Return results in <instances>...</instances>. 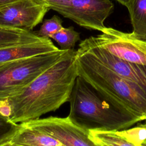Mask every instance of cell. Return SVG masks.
<instances>
[{"label": "cell", "mask_w": 146, "mask_h": 146, "mask_svg": "<svg viewBox=\"0 0 146 146\" xmlns=\"http://www.w3.org/2000/svg\"><path fill=\"white\" fill-rule=\"evenodd\" d=\"M75 54L74 49L67 50L22 91L8 98L12 121L21 123L39 119L68 102L78 76Z\"/></svg>", "instance_id": "6da1fadb"}, {"label": "cell", "mask_w": 146, "mask_h": 146, "mask_svg": "<svg viewBox=\"0 0 146 146\" xmlns=\"http://www.w3.org/2000/svg\"><path fill=\"white\" fill-rule=\"evenodd\" d=\"M78 76L120 111L146 120V93L122 78L81 47L75 54Z\"/></svg>", "instance_id": "7a4b0ae2"}, {"label": "cell", "mask_w": 146, "mask_h": 146, "mask_svg": "<svg viewBox=\"0 0 146 146\" xmlns=\"http://www.w3.org/2000/svg\"><path fill=\"white\" fill-rule=\"evenodd\" d=\"M68 102L67 117L87 131H121L140 121L116 108L79 76L75 80Z\"/></svg>", "instance_id": "3957f363"}, {"label": "cell", "mask_w": 146, "mask_h": 146, "mask_svg": "<svg viewBox=\"0 0 146 146\" xmlns=\"http://www.w3.org/2000/svg\"><path fill=\"white\" fill-rule=\"evenodd\" d=\"M67 50L38 54L0 66V100L14 96L56 63Z\"/></svg>", "instance_id": "277c9868"}, {"label": "cell", "mask_w": 146, "mask_h": 146, "mask_svg": "<svg viewBox=\"0 0 146 146\" xmlns=\"http://www.w3.org/2000/svg\"><path fill=\"white\" fill-rule=\"evenodd\" d=\"M49 8L84 28L101 31L114 5L110 0H69Z\"/></svg>", "instance_id": "5b68a950"}, {"label": "cell", "mask_w": 146, "mask_h": 146, "mask_svg": "<svg viewBox=\"0 0 146 146\" xmlns=\"http://www.w3.org/2000/svg\"><path fill=\"white\" fill-rule=\"evenodd\" d=\"M95 37L98 43L108 52L125 61L146 66V40L133 33L105 27Z\"/></svg>", "instance_id": "8992f818"}, {"label": "cell", "mask_w": 146, "mask_h": 146, "mask_svg": "<svg viewBox=\"0 0 146 146\" xmlns=\"http://www.w3.org/2000/svg\"><path fill=\"white\" fill-rule=\"evenodd\" d=\"M21 125L39 129L54 137L65 146H98L87 131L74 124L67 116L38 119Z\"/></svg>", "instance_id": "52a82bcc"}, {"label": "cell", "mask_w": 146, "mask_h": 146, "mask_svg": "<svg viewBox=\"0 0 146 146\" xmlns=\"http://www.w3.org/2000/svg\"><path fill=\"white\" fill-rule=\"evenodd\" d=\"M79 47L122 78L139 86L146 93V66L128 62L114 56L102 47L95 36L82 40Z\"/></svg>", "instance_id": "ba28073f"}, {"label": "cell", "mask_w": 146, "mask_h": 146, "mask_svg": "<svg viewBox=\"0 0 146 146\" xmlns=\"http://www.w3.org/2000/svg\"><path fill=\"white\" fill-rule=\"evenodd\" d=\"M49 10L36 0H18L0 7V27L30 31L42 21Z\"/></svg>", "instance_id": "9c48e42d"}, {"label": "cell", "mask_w": 146, "mask_h": 146, "mask_svg": "<svg viewBox=\"0 0 146 146\" xmlns=\"http://www.w3.org/2000/svg\"><path fill=\"white\" fill-rule=\"evenodd\" d=\"M48 38L31 43L0 47V66L17 59L58 50Z\"/></svg>", "instance_id": "30bf717a"}, {"label": "cell", "mask_w": 146, "mask_h": 146, "mask_svg": "<svg viewBox=\"0 0 146 146\" xmlns=\"http://www.w3.org/2000/svg\"><path fill=\"white\" fill-rule=\"evenodd\" d=\"M10 144L15 146H65L58 140L37 129L22 125Z\"/></svg>", "instance_id": "8fae6325"}, {"label": "cell", "mask_w": 146, "mask_h": 146, "mask_svg": "<svg viewBox=\"0 0 146 146\" xmlns=\"http://www.w3.org/2000/svg\"><path fill=\"white\" fill-rule=\"evenodd\" d=\"M133 33L146 40V0H132L127 8Z\"/></svg>", "instance_id": "7c38bea8"}, {"label": "cell", "mask_w": 146, "mask_h": 146, "mask_svg": "<svg viewBox=\"0 0 146 146\" xmlns=\"http://www.w3.org/2000/svg\"><path fill=\"white\" fill-rule=\"evenodd\" d=\"M42 38L27 30L0 27V47L34 42Z\"/></svg>", "instance_id": "4fadbf2b"}, {"label": "cell", "mask_w": 146, "mask_h": 146, "mask_svg": "<svg viewBox=\"0 0 146 146\" xmlns=\"http://www.w3.org/2000/svg\"><path fill=\"white\" fill-rule=\"evenodd\" d=\"M89 136L97 144L104 146H136L124 137L119 131H90Z\"/></svg>", "instance_id": "5bb4252c"}, {"label": "cell", "mask_w": 146, "mask_h": 146, "mask_svg": "<svg viewBox=\"0 0 146 146\" xmlns=\"http://www.w3.org/2000/svg\"><path fill=\"white\" fill-rule=\"evenodd\" d=\"M51 38L57 42L61 50H73L76 43L80 40V34L76 31L72 26L63 27Z\"/></svg>", "instance_id": "9a60e30c"}, {"label": "cell", "mask_w": 146, "mask_h": 146, "mask_svg": "<svg viewBox=\"0 0 146 146\" xmlns=\"http://www.w3.org/2000/svg\"><path fill=\"white\" fill-rule=\"evenodd\" d=\"M21 128V124L14 123L0 114V146L10 143Z\"/></svg>", "instance_id": "2e32d148"}, {"label": "cell", "mask_w": 146, "mask_h": 146, "mask_svg": "<svg viewBox=\"0 0 146 146\" xmlns=\"http://www.w3.org/2000/svg\"><path fill=\"white\" fill-rule=\"evenodd\" d=\"M127 140L135 145L140 146L141 144L146 141V122L137 124L132 128L118 131Z\"/></svg>", "instance_id": "e0dca14e"}, {"label": "cell", "mask_w": 146, "mask_h": 146, "mask_svg": "<svg viewBox=\"0 0 146 146\" xmlns=\"http://www.w3.org/2000/svg\"><path fill=\"white\" fill-rule=\"evenodd\" d=\"M63 27L62 21L60 17L58 15H54L51 18L45 19L43 22L40 29L36 34L40 38H50Z\"/></svg>", "instance_id": "ac0fdd59"}, {"label": "cell", "mask_w": 146, "mask_h": 146, "mask_svg": "<svg viewBox=\"0 0 146 146\" xmlns=\"http://www.w3.org/2000/svg\"><path fill=\"white\" fill-rule=\"evenodd\" d=\"M11 112V107L8 98L0 100V114L4 117L10 118Z\"/></svg>", "instance_id": "d6986e66"}, {"label": "cell", "mask_w": 146, "mask_h": 146, "mask_svg": "<svg viewBox=\"0 0 146 146\" xmlns=\"http://www.w3.org/2000/svg\"><path fill=\"white\" fill-rule=\"evenodd\" d=\"M38 2L42 3L44 5H46V6H47L48 7L52 5H55V4H57V3H62V2H67L69 0H36Z\"/></svg>", "instance_id": "ffe728a7"}, {"label": "cell", "mask_w": 146, "mask_h": 146, "mask_svg": "<svg viewBox=\"0 0 146 146\" xmlns=\"http://www.w3.org/2000/svg\"><path fill=\"white\" fill-rule=\"evenodd\" d=\"M116 1L119 2L120 3H121V5H123V6H125L127 8H128L132 0H116Z\"/></svg>", "instance_id": "44dd1931"}, {"label": "cell", "mask_w": 146, "mask_h": 146, "mask_svg": "<svg viewBox=\"0 0 146 146\" xmlns=\"http://www.w3.org/2000/svg\"><path fill=\"white\" fill-rule=\"evenodd\" d=\"M18 0H0V7L7 5Z\"/></svg>", "instance_id": "7402d4cb"}, {"label": "cell", "mask_w": 146, "mask_h": 146, "mask_svg": "<svg viewBox=\"0 0 146 146\" xmlns=\"http://www.w3.org/2000/svg\"><path fill=\"white\" fill-rule=\"evenodd\" d=\"M140 146H146V141H145L143 143H141Z\"/></svg>", "instance_id": "603a6c76"}, {"label": "cell", "mask_w": 146, "mask_h": 146, "mask_svg": "<svg viewBox=\"0 0 146 146\" xmlns=\"http://www.w3.org/2000/svg\"><path fill=\"white\" fill-rule=\"evenodd\" d=\"M3 146H12V145H11V144L10 143H9V144H5V145H3Z\"/></svg>", "instance_id": "cb8c5ba5"}, {"label": "cell", "mask_w": 146, "mask_h": 146, "mask_svg": "<svg viewBox=\"0 0 146 146\" xmlns=\"http://www.w3.org/2000/svg\"><path fill=\"white\" fill-rule=\"evenodd\" d=\"M97 145H98V146H104V145H100V144H97Z\"/></svg>", "instance_id": "d4e9b609"}, {"label": "cell", "mask_w": 146, "mask_h": 146, "mask_svg": "<svg viewBox=\"0 0 146 146\" xmlns=\"http://www.w3.org/2000/svg\"><path fill=\"white\" fill-rule=\"evenodd\" d=\"M12 145V146H15V145Z\"/></svg>", "instance_id": "484cf974"}, {"label": "cell", "mask_w": 146, "mask_h": 146, "mask_svg": "<svg viewBox=\"0 0 146 146\" xmlns=\"http://www.w3.org/2000/svg\"><path fill=\"white\" fill-rule=\"evenodd\" d=\"M145 122H146V120H145Z\"/></svg>", "instance_id": "4316f807"}]
</instances>
